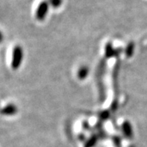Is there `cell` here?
Here are the masks:
<instances>
[{"label": "cell", "mask_w": 147, "mask_h": 147, "mask_svg": "<svg viewBox=\"0 0 147 147\" xmlns=\"http://www.w3.org/2000/svg\"><path fill=\"white\" fill-rule=\"evenodd\" d=\"M23 59V51L21 46L17 45L14 47L13 52H12V59H11V68L14 71L19 69Z\"/></svg>", "instance_id": "obj_1"}, {"label": "cell", "mask_w": 147, "mask_h": 147, "mask_svg": "<svg viewBox=\"0 0 147 147\" xmlns=\"http://www.w3.org/2000/svg\"><path fill=\"white\" fill-rule=\"evenodd\" d=\"M47 10H48V5L46 2H42L40 4L36 12V18L38 20L41 21L44 20L47 14Z\"/></svg>", "instance_id": "obj_2"}, {"label": "cell", "mask_w": 147, "mask_h": 147, "mask_svg": "<svg viewBox=\"0 0 147 147\" xmlns=\"http://www.w3.org/2000/svg\"><path fill=\"white\" fill-rule=\"evenodd\" d=\"M122 131L125 137L128 139L133 138L134 133H133V127L131 124L128 121H125L122 125Z\"/></svg>", "instance_id": "obj_3"}, {"label": "cell", "mask_w": 147, "mask_h": 147, "mask_svg": "<svg viewBox=\"0 0 147 147\" xmlns=\"http://www.w3.org/2000/svg\"><path fill=\"white\" fill-rule=\"evenodd\" d=\"M18 113V107L14 104H9L2 110V114L4 116H14Z\"/></svg>", "instance_id": "obj_4"}, {"label": "cell", "mask_w": 147, "mask_h": 147, "mask_svg": "<svg viewBox=\"0 0 147 147\" xmlns=\"http://www.w3.org/2000/svg\"><path fill=\"white\" fill-rule=\"evenodd\" d=\"M89 73V68L87 66H82L81 68H80L78 71V78H79L80 80H85L86 77L88 76Z\"/></svg>", "instance_id": "obj_5"}, {"label": "cell", "mask_w": 147, "mask_h": 147, "mask_svg": "<svg viewBox=\"0 0 147 147\" xmlns=\"http://www.w3.org/2000/svg\"><path fill=\"white\" fill-rule=\"evenodd\" d=\"M116 51L113 48L112 45L110 43H108L106 45V48H105V55H106L107 58H110L112 56H115Z\"/></svg>", "instance_id": "obj_6"}, {"label": "cell", "mask_w": 147, "mask_h": 147, "mask_svg": "<svg viewBox=\"0 0 147 147\" xmlns=\"http://www.w3.org/2000/svg\"><path fill=\"white\" fill-rule=\"evenodd\" d=\"M134 51V44L133 42L129 43L127 47H126L125 55L128 57H131V56H133Z\"/></svg>", "instance_id": "obj_7"}, {"label": "cell", "mask_w": 147, "mask_h": 147, "mask_svg": "<svg viewBox=\"0 0 147 147\" xmlns=\"http://www.w3.org/2000/svg\"><path fill=\"white\" fill-rule=\"evenodd\" d=\"M96 142H97L96 137H92V138H90V139L86 142L85 147H93L94 146H95V143H96Z\"/></svg>", "instance_id": "obj_8"}, {"label": "cell", "mask_w": 147, "mask_h": 147, "mask_svg": "<svg viewBox=\"0 0 147 147\" xmlns=\"http://www.w3.org/2000/svg\"><path fill=\"white\" fill-rule=\"evenodd\" d=\"M62 3V0H51V4L53 8H57Z\"/></svg>", "instance_id": "obj_9"}]
</instances>
